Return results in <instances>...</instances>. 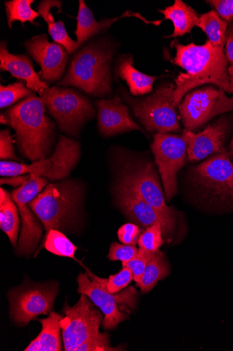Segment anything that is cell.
Returning <instances> with one entry per match:
<instances>
[{
	"mask_svg": "<svg viewBox=\"0 0 233 351\" xmlns=\"http://www.w3.org/2000/svg\"><path fill=\"white\" fill-rule=\"evenodd\" d=\"M172 45L176 49L173 62L186 71L175 80L174 104L176 107L192 89L206 84L232 93L224 47L209 40L203 45L194 43L183 45L178 41H174Z\"/></svg>",
	"mask_w": 233,
	"mask_h": 351,
	"instance_id": "1",
	"label": "cell"
},
{
	"mask_svg": "<svg viewBox=\"0 0 233 351\" xmlns=\"http://www.w3.org/2000/svg\"><path fill=\"white\" fill-rule=\"evenodd\" d=\"M45 112L42 99L33 93L5 114L19 152L32 162L46 158L51 151L55 125Z\"/></svg>",
	"mask_w": 233,
	"mask_h": 351,
	"instance_id": "2",
	"label": "cell"
},
{
	"mask_svg": "<svg viewBox=\"0 0 233 351\" xmlns=\"http://www.w3.org/2000/svg\"><path fill=\"white\" fill-rule=\"evenodd\" d=\"M114 48L105 40L90 43L73 58L68 73L57 86H75L94 97L111 93Z\"/></svg>",
	"mask_w": 233,
	"mask_h": 351,
	"instance_id": "3",
	"label": "cell"
},
{
	"mask_svg": "<svg viewBox=\"0 0 233 351\" xmlns=\"http://www.w3.org/2000/svg\"><path fill=\"white\" fill-rule=\"evenodd\" d=\"M190 176L210 207L233 210V158L226 149L193 168Z\"/></svg>",
	"mask_w": 233,
	"mask_h": 351,
	"instance_id": "4",
	"label": "cell"
},
{
	"mask_svg": "<svg viewBox=\"0 0 233 351\" xmlns=\"http://www.w3.org/2000/svg\"><path fill=\"white\" fill-rule=\"evenodd\" d=\"M82 197L81 186L66 180L49 184L42 193L29 203L46 230H60L77 215Z\"/></svg>",
	"mask_w": 233,
	"mask_h": 351,
	"instance_id": "5",
	"label": "cell"
},
{
	"mask_svg": "<svg viewBox=\"0 0 233 351\" xmlns=\"http://www.w3.org/2000/svg\"><path fill=\"white\" fill-rule=\"evenodd\" d=\"M175 89L176 84L169 83L142 99L133 98L124 88L121 90V95L148 132L176 133L181 129L174 104Z\"/></svg>",
	"mask_w": 233,
	"mask_h": 351,
	"instance_id": "6",
	"label": "cell"
},
{
	"mask_svg": "<svg viewBox=\"0 0 233 351\" xmlns=\"http://www.w3.org/2000/svg\"><path fill=\"white\" fill-rule=\"evenodd\" d=\"M39 95L61 132L69 136H77L82 126L94 115L90 101L73 88L56 86Z\"/></svg>",
	"mask_w": 233,
	"mask_h": 351,
	"instance_id": "7",
	"label": "cell"
},
{
	"mask_svg": "<svg viewBox=\"0 0 233 351\" xmlns=\"http://www.w3.org/2000/svg\"><path fill=\"white\" fill-rule=\"evenodd\" d=\"M81 145L79 142L61 136L54 153L48 158L25 165L12 162L0 163L2 177H14L33 174L51 181L61 180L68 177L77 167L81 158Z\"/></svg>",
	"mask_w": 233,
	"mask_h": 351,
	"instance_id": "8",
	"label": "cell"
},
{
	"mask_svg": "<svg viewBox=\"0 0 233 351\" xmlns=\"http://www.w3.org/2000/svg\"><path fill=\"white\" fill-rule=\"evenodd\" d=\"M233 110V97L214 85L188 93L179 106L182 123L193 132L219 114Z\"/></svg>",
	"mask_w": 233,
	"mask_h": 351,
	"instance_id": "9",
	"label": "cell"
},
{
	"mask_svg": "<svg viewBox=\"0 0 233 351\" xmlns=\"http://www.w3.org/2000/svg\"><path fill=\"white\" fill-rule=\"evenodd\" d=\"M94 305L85 295H81L79 302L72 307L65 304L63 308L65 317L61 319V329L66 351H74L100 333L98 330L104 316L102 311Z\"/></svg>",
	"mask_w": 233,
	"mask_h": 351,
	"instance_id": "10",
	"label": "cell"
},
{
	"mask_svg": "<svg viewBox=\"0 0 233 351\" xmlns=\"http://www.w3.org/2000/svg\"><path fill=\"white\" fill-rule=\"evenodd\" d=\"M151 147L166 198L169 201L177 193V174L184 165L187 156V141L183 136L156 134Z\"/></svg>",
	"mask_w": 233,
	"mask_h": 351,
	"instance_id": "11",
	"label": "cell"
},
{
	"mask_svg": "<svg viewBox=\"0 0 233 351\" xmlns=\"http://www.w3.org/2000/svg\"><path fill=\"white\" fill-rule=\"evenodd\" d=\"M29 180L12 193L21 216L22 228L17 248L20 255H28L34 251L42 237L43 230L40 222L33 214L29 203L40 194L46 187L47 180L30 174Z\"/></svg>",
	"mask_w": 233,
	"mask_h": 351,
	"instance_id": "12",
	"label": "cell"
},
{
	"mask_svg": "<svg viewBox=\"0 0 233 351\" xmlns=\"http://www.w3.org/2000/svg\"><path fill=\"white\" fill-rule=\"evenodd\" d=\"M119 179L160 213L175 220L173 210L165 204L156 169L151 162L126 158Z\"/></svg>",
	"mask_w": 233,
	"mask_h": 351,
	"instance_id": "13",
	"label": "cell"
},
{
	"mask_svg": "<svg viewBox=\"0 0 233 351\" xmlns=\"http://www.w3.org/2000/svg\"><path fill=\"white\" fill-rule=\"evenodd\" d=\"M92 279L93 281L88 278L87 275L81 274L77 278L78 293L88 297L102 311L105 315L104 328L113 329L128 318V315L120 310L118 304H127L131 307L135 306L137 293L134 288H130L120 294H111L102 282Z\"/></svg>",
	"mask_w": 233,
	"mask_h": 351,
	"instance_id": "14",
	"label": "cell"
},
{
	"mask_svg": "<svg viewBox=\"0 0 233 351\" xmlns=\"http://www.w3.org/2000/svg\"><path fill=\"white\" fill-rule=\"evenodd\" d=\"M57 292L55 285H35L15 291L10 298L12 317L16 324L25 326L39 315L51 313Z\"/></svg>",
	"mask_w": 233,
	"mask_h": 351,
	"instance_id": "15",
	"label": "cell"
},
{
	"mask_svg": "<svg viewBox=\"0 0 233 351\" xmlns=\"http://www.w3.org/2000/svg\"><path fill=\"white\" fill-rule=\"evenodd\" d=\"M114 193L117 203L122 212L142 227L148 228L155 224L162 227L166 237L174 232L175 220L164 216L144 201L137 191L119 179Z\"/></svg>",
	"mask_w": 233,
	"mask_h": 351,
	"instance_id": "16",
	"label": "cell"
},
{
	"mask_svg": "<svg viewBox=\"0 0 233 351\" xmlns=\"http://www.w3.org/2000/svg\"><path fill=\"white\" fill-rule=\"evenodd\" d=\"M233 128V114L225 115L198 134L184 130L182 136L186 138L188 160L197 162L210 156L221 152Z\"/></svg>",
	"mask_w": 233,
	"mask_h": 351,
	"instance_id": "17",
	"label": "cell"
},
{
	"mask_svg": "<svg viewBox=\"0 0 233 351\" xmlns=\"http://www.w3.org/2000/svg\"><path fill=\"white\" fill-rule=\"evenodd\" d=\"M25 47L29 56L40 66L39 75L42 81L53 84L60 80L69 59V53L64 47L49 43L46 34L27 40Z\"/></svg>",
	"mask_w": 233,
	"mask_h": 351,
	"instance_id": "18",
	"label": "cell"
},
{
	"mask_svg": "<svg viewBox=\"0 0 233 351\" xmlns=\"http://www.w3.org/2000/svg\"><path fill=\"white\" fill-rule=\"evenodd\" d=\"M96 106L98 129L104 136L109 137L135 130L143 132L140 125L132 119L128 107L122 104L120 97L98 101Z\"/></svg>",
	"mask_w": 233,
	"mask_h": 351,
	"instance_id": "19",
	"label": "cell"
},
{
	"mask_svg": "<svg viewBox=\"0 0 233 351\" xmlns=\"http://www.w3.org/2000/svg\"><path fill=\"white\" fill-rule=\"evenodd\" d=\"M0 70L9 72L12 77L25 82L28 88L39 94L49 87L36 72L29 58L25 54L10 53L5 41L0 44Z\"/></svg>",
	"mask_w": 233,
	"mask_h": 351,
	"instance_id": "20",
	"label": "cell"
},
{
	"mask_svg": "<svg viewBox=\"0 0 233 351\" xmlns=\"http://www.w3.org/2000/svg\"><path fill=\"white\" fill-rule=\"evenodd\" d=\"M115 76L124 80L131 93L136 97L151 93L154 81L160 78L144 74L135 69L131 55H123L119 58L115 66Z\"/></svg>",
	"mask_w": 233,
	"mask_h": 351,
	"instance_id": "21",
	"label": "cell"
},
{
	"mask_svg": "<svg viewBox=\"0 0 233 351\" xmlns=\"http://www.w3.org/2000/svg\"><path fill=\"white\" fill-rule=\"evenodd\" d=\"M124 16H137L142 19L146 24H153V21H147L140 14L137 13L129 14L128 12L123 14L121 17L111 19H107L101 22H97L92 12L85 5L83 0H80L79 13L77 16V27L75 33L77 38V42L83 45L87 40L99 34L100 32L109 28L119 19Z\"/></svg>",
	"mask_w": 233,
	"mask_h": 351,
	"instance_id": "22",
	"label": "cell"
},
{
	"mask_svg": "<svg viewBox=\"0 0 233 351\" xmlns=\"http://www.w3.org/2000/svg\"><path fill=\"white\" fill-rule=\"evenodd\" d=\"M62 3L57 0H44L38 7V11L40 16L47 23L49 27V33L56 43L65 48L69 54L75 53L83 45L77 41L72 40L66 31L64 23L62 21L55 22L53 14L51 12L52 8H57L59 11L61 12Z\"/></svg>",
	"mask_w": 233,
	"mask_h": 351,
	"instance_id": "23",
	"label": "cell"
},
{
	"mask_svg": "<svg viewBox=\"0 0 233 351\" xmlns=\"http://www.w3.org/2000/svg\"><path fill=\"white\" fill-rule=\"evenodd\" d=\"M64 317L51 311L49 316L40 319L42 330L39 336L33 340L24 350L25 351H60L61 342L60 338L61 321Z\"/></svg>",
	"mask_w": 233,
	"mask_h": 351,
	"instance_id": "24",
	"label": "cell"
},
{
	"mask_svg": "<svg viewBox=\"0 0 233 351\" xmlns=\"http://www.w3.org/2000/svg\"><path fill=\"white\" fill-rule=\"evenodd\" d=\"M159 12L164 16L165 20L172 21L174 25V34L165 38L182 37L190 34L191 29L197 26L200 16L181 0H176L173 5Z\"/></svg>",
	"mask_w": 233,
	"mask_h": 351,
	"instance_id": "25",
	"label": "cell"
},
{
	"mask_svg": "<svg viewBox=\"0 0 233 351\" xmlns=\"http://www.w3.org/2000/svg\"><path fill=\"white\" fill-rule=\"evenodd\" d=\"M0 193V228L8 235L16 248L20 226L19 210L8 191L1 187Z\"/></svg>",
	"mask_w": 233,
	"mask_h": 351,
	"instance_id": "26",
	"label": "cell"
},
{
	"mask_svg": "<svg viewBox=\"0 0 233 351\" xmlns=\"http://www.w3.org/2000/svg\"><path fill=\"white\" fill-rule=\"evenodd\" d=\"M169 273V266L163 254L159 250L148 263L141 281L137 285L142 293H148L154 289L159 280L167 277Z\"/></svg>",
	"mask_w": 233,
	"mask_h": 351,
	"instance_id": "27",
	"label": "cell"
},
{
	"mask_svg": "<svg viewBox=\"0 0 233 351\" xmlns=\"http://www.w3.org/2000/svg\"><path fill=\"white\" fill-rule=\"evenodd\" d=\"M228 23L223 20L215 10L200 15L197 26L213 44L224 47Z\"/></svg>",
	"mask_w": 233,
	"mask_h": 351,
	"instance_id": "28",
	"label": "cell"
},
{
	"mask_svg": "<svg viewBox=\"0 0 233 351\" xmlns=\"http://www.w3.org/2000/svg\"><path fill=\"white\" fill-rule=\"evenodd\" d=\"M34 3V0H11L5 3L8 25L10 28L14 21H20L22 24L29 22L38 25L35 20L40 14L31 8V4Z\"/></svg>",
	"mask_w": 233,
	"mask_h": 351,
	"instance_id": "29",
	"label": "cell"
},
{
	"mask_svg": "<svg viewBox=\"0 0 233 351\" xmlns=\"http://www.w3.org/2000/svg\"><path fill=\"white\" fill-rule=\"evenodd\" d=\"M44 247L58 256L74 259L78 247L59 230H51L46 234Z\"/></svg>",
	"mask_w": 233,
	"mask_h": 351,
	"instance_id": "30",
	"label": "cell"
},
{
	"mask_svg": "<svg viewBox=\"0 0 233 351\" xmlns=\"http://www.w3.org/2000/svg\"><path fill=\"white\" fill-rule=\"evenodd\" d=\"M25 84L23 81H19L8 86H0V108L4 109L10 107L34 93V91L26 87Z\"/></svg>",
	"mask_w": 233,
	"mask_h": 351,
	"instance_id": "31",
	"label": "cell"
},
{
	"mask_svg": "<svg viewBox=\"0 0 233 351\" xmlns=\"http://www.w3.org/2000/svg\"><path fill=\"white\" fill-rule=\"evenodd\" d=\"M94 278L102 282L111 294H116L122 291L134 279V275L128 268H123L118 274L111 276L109 279L98 278L90 274Z\"/></svg>",
	"mask_w": 233,
	"mask_h": 351,
	"instance_id": "32",
	"label": "cell"
},
{
	"mask_svg": "<svg viewBox=\"0 0 233 351\" xmlns=\"http://www.w3.org/2000/svg\"><path fill=\"white\" fill-rule=\"evenodd\" d=\"M163 230L160 224H155L146 228V231L140 235L139 239V247L150 252L159 251L163 243Z\"/></svg>",
	"mask_w": 233,
	"mask_h": 351,
	"instance_id": "33",
	"label": "cell"
},
{
	"mask_svg": "<svg viewBox=\"0 0 233 351\" xmlns=\"http://www.w3.org/2000/svg\"><path fill=\"white\" fill-rule=\"evenodd\" d=\"M155 252L139 247V252L134 259L126 263H122L123 268H128L132 271L134 275V280L137 284L141 281L147 265Z\"/></svg>",
	"mask_w": 233,
	"mask_h": 351,
	"instance_id": "34",
	"label": "cell"
},
{
	"mask_svg": "<svg viewBox=\"0 0 233 351\" xmlns=\"http://www.w3.org/2000/svg\"><path fill=\"white\" fill-rule=\"evenodd\" d=\"M139 252L135 245H122L118 243L111 244L109 258L111 261L126 263L134 259Z\"/></svg>",
	"mask_w": 233,
	"mask_h": 351,
	"instance_id": "35",
	"label": "cell"
},
{
	"mask_svg": "<svg viewBox=\"0 0 233 351\" xmlns=\"http://www.w3.org/2000/svg\"><path fill=\"white\" fill-rule=\"evenodd\" d=\"M120 350L110 345L109 336L107 334L99 333L97 336L87 340L74 351H113Z\"/></svg>",
	"mask_w": 233,
	"mask_h": 351,
	"instance_id": "36",
	"label": "cell"
},
{
	"mask_svg": "<svg viewBox=\"0 0 233 351\" xmlns=\"http://www.w3.org/2000/svg\"><path fill=\"white\" fill-rule=\"evenodd\" d=\"M224 52L228 64L231 90L233 93V20L228 23L225 36Z\"/></svg>",
	"mask_w": 233,
	"mask_h": 351,
	"instance_id": "37",
	"label": "cell"
},
{
	"mask_svg": "<svg viewBox=\"0 0 233 351\" xmlns=\"http://www.w3.org/2000/svg\"><path fill=\"white\" fill-rule=\"evenodd\" d=\"M0 158L1 160H18L15 154L13 146V139L8 130H3L0 132Z\"/></svg>",
	"mask_w": 233,
	"mask_h": 351,
	"instance_id": "38",
	"label": "cell"
},
{
	"mask_svg": "<svg viewBox=\"0 0 233 351\" xmlns=\"http://www.w3.org/2000/svg\"><path fill=\"white\" fill-rule=\"evenodd\" d=\"M118 235L122 243L135 245L139 243L141 230L135 224H126L120 228Z\"/></svg>",
	"mask_w": 233,
	"mask_h": 351,
	"instance_id": "39",
	"label": "cell"
},
{
	"mask_svg": "<svg viewBox=\"0 0 233 351\" xmlns=\"http://www.w3.org/2000/svg\"><path fill=\"white\" fill-rule=\"evenodd\" d=\"M206 3L227 23L233 20V0H210Z\"/></svg>",
	"mask_w": 233,
	"mask_h": 351,
	"instance_id": "40",
	"label": "cell"
},
{
	"mask_svg": "<svg viewBox=\"0 0 233 351\" xmlns=\"http://www.w3.org/2000/svg\"><path fill=\"white\" fill-rule=\"evenodd\" d=\"M30 174L18 176L14 177H6L1 179V184H9L14 187L21 186L30 178Z\"/></svg>",
	"mask_w": 233,
	"mask_h": 351,
	"instance_id": "41",
	"label": "cell"
},
{
	"mask_svg": "<svg viewBox=\"0 0 233 351\" xmlns=\"http://www.w3.org/2000/svg\"><path fill=\"white\" fill-rule=\"evenodd\" d=\"M0 123L2 124H8V119L6 114H1V116H0Z\"/></svg>",
	"mask_w": 233,
	"mask_h": 351,
	"instance_id": "42",
	"label": "cell"
},
{
	"mask_svg": "<svg viewBox=\"0 0 233 351\" xmlns=\"http://www.w3.org/2000/svg\"><path fill=\"white\" fill-rule=\"evenodd\" d=\"M229 147H230V153L233 156V137L230 141Z\"/></svg>",
	"mask_w": 233,
	"mask_h": 351,
	"instance_id": "43",
	"label": "cell"
}]
</instances>
